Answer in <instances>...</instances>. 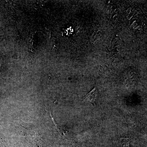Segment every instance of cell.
I'll return each mask as SVG.
<instances>
[{
	"label": "cell",
	"instance_id": "obj_1",
	"mask_svg": "<svg viewBox=\"0 0 147 147\" xmlns=\"http://www.w3.org/2000/svg\"><path fill=\"white\" fill-rule=\"evenodd\" d=\"M98 93L97 88L95 87L91 91L87 94L86 97L84 99V101L85 102H91L93 105L95 106L98 99Z\"/></svg>",
	"mask_w": 147,
	"mask_h": 147
},
{
	"label": "cell",
	"instance_id": "obj_2",
	"mask_svg": "<svg viewBox=\"0 0 147 147\" xmlns=\"http://www.w3.org/2000/svg\"><path fill=\"white\" fill-rule=\"evenodd\" d=\"M119 146L120 147H130L131 139L129 138H121L118 140Z\"/></svg>",
	"mask_w": 147,
	"mask_h": 147
},
{
	"label": "cell",
	"instance_id": "obj_3",
	"mask_svg": "<svg viewBox=\"0 0 147 147\" xmlns=\"http://www.w3.org/2000/svg\"><path fill=\"white\" fill-rule=\"evenodd\" d=\"M3 63V60L2 59L1 57V55H0V67L1 66L2 64Z\"/></svg>",
	"mask_w": 147,
	"mask_h": 147
}]
</instances>
